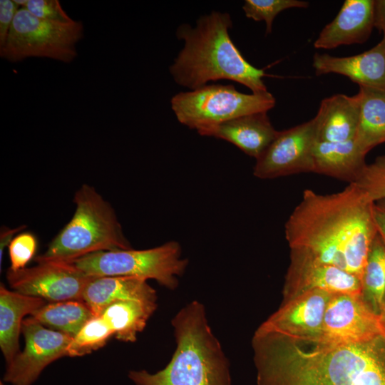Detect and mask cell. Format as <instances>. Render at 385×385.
I'll return each mask as SVG.
<instances>
[{"instance_id": "30bf717a", "label": "cell", "mask_w": 385, "mask_h": 385, "mask_svg": "<svg viewBox=\"0 0 385 385\" xmlns=\"http://www.w3.org/2000/svg\"><path fill=\"white\" fill-rule=\"evenodd\" d=\"M96 276L88 275L68 262L42 261L31 267L7 270L11 288L21 294L51 302L82 301L87 284Z\"/></svg>"}, {"instance_id": "836d02e7", "label": "cell", "mask_w": 385, "mask_h": 385, "mask_svg": "<svg viewBox=\"0 0 385 385\" xmlns=\"http://www.w3.org/2000/svg\"><path fill=\"white\" fill-rule=\"evenodd\" d=\"M373 217L377 234L385 243V210L379 207L376 203L373 207Z\"/></svg>"}, {"instance_id": "83f0119b", "label": "cell", "mask_w": 385, "mask_h": 385, "mask_svg": "<svg viewBox=\"0 0 385 385\" xmlns=\"http://www.w3.org/2000/svg\"><path fill=\"white\" fill-rule=\"evenodd\" d=\"M354 184L374 203L385 199V155L366 163Z\"/></svg>"}, {"instance_id": "9c48e42d", "label": "cell", "mask_w": 385, "mask_h": 385, "mask_svg": "<svg viewBox=\"0 0 385 385\" xmlns=\"http://www.w3.org/2000/svg\"><path fill=\"white\" fill-rule=\"evenodd\" d=\"M379 337H385V325L363 295L337 294H332L328 301L319 336L308 342L337 345Z\"/></svg>"}, {"instance_id": "4316f807", "label": "cell", "mask_w": 385, "mask_h": 385, "mask_svg": "<svg viewBox=\"0 0 385 385\" xmlns=\"http://www.w3.org/2000/svg\"><path fill=\"white\" fill-rule=\"evenodd\" d=\"M309 2L301 0H245L242 9L245 16L256 21H264L266 34L272 30L274 18L282 11L293 9H307Z\"/></svg>"}, {"instance_id": "ac0fdd59", "label": "cell", "mask_w": 385, "mask_h": 385, "mask_svg": "<svg viewBox=\"0 0 385 385\" xmlns=\"http://www.w3.org/2000/svg\"><path fill=\"white\" fill-rule=\"evenodd\" d=\"M155 290L145 279L127 276L95 277L86 287L82 301L100 316L111 304L122 300L157 303Z\"/></svg>"}, {"instance_id": "6da1fadb", "label": "cell", "mask_w": 385, "mask_h": 385, "mask_svg": "<svg viewBox=\"0 0 385 385\" xmlns=\"http://www.w3.org/2000/svg\"><path fill=\"white\" fill-rule=\"evenodd\" d=\"M374 202L356 185L322 195L307 189L284 225L290 250L358 277L377 235Z\"/></svg>"}, {"instance_id": "8fae6325", "label": "cell", "mask_w": 385, "mask_h": 385, "mask_svg": "<svg viewBox=\"0 0 385 385\" xmlns=\"http://www.w3.org/2000/svg\"><path fill=\"white\" fill-rule=\"evenodd\" d=\"M25 346L6 365L3 376L11 385H32L53 361L67 356L71 336L52 330L33 317L24 319L21 325Z\"/></svg>"}, {"instance_id": "cb8c5ba5", "label": "cell", "mask_w": 385, "mask_h": 385, "mask_svg": "<svg viewBox=\"0 0 385 385\" xmlns=\"http://www.w3.org/2000/svg\"><path fill=\"white\" fill-rule=\"evenodd\" d=\"M30 317L45 327L73 337L96 316L84 302L69 300L46 304Z\"/></svg>"}, {"instance_id": "e575fe53", "label": "cell", "mask_w": 385, "mask_h": 385, "mask_svg": "<svg viewBox=\"0 0 385 385\" xmlns=\"http://www.w3.org/2000/svg\"><path fill=\"white\" fill-rule=\"evenodd\" d=\"M380 315L381 316L383 322L385 325V299H384V303H383V305L380 312Z\"/></svg>"}, {"instance_id": "f1b7e54d", "label": "cell", "mask_w": 385, "mask_h": 385, "mask_svg": "<svg viewBox=\"0 0 385 385\" xmlns=\"http://www.w3.org/2000/svg\"><path fill=\"white\" fill-rule=\"evenodd\" d=\"M37 246V239L31 232H23L15 236L8 247L11 262L9 269L16 271L26 267L34 257Z\"/></svg>"}, {"instance_id": "4dcf8cb0", "label": "cell", "mask_w": 385, "mask_h": 385, "mask_svg": "<svg viewBox=\"0 0 385 385\" xmlns=\"http://www.w3.org/2000/svg\"><path fill=\"white\" fill-rule=\"evenodd\" d=\"M19 8L14 0L0 1V47L6 42L13 20Z\"/></svg>"}, {"instance_id": "7402d4cb", "label": "cell", "mask_w": 385, "mask_h": 385, "mask_svg": "<svg viewBox=\"0 0 385 385\" xmlns=\"http://www.w3.org/2000/svg\"><path fill=\"white\" fill-rule=\"evenodd\" d=\"M359 122L354 141L364 155L385 143V92L359 86Z\"/></svg>"}, {"instance_id": "52a82bcc", "label": "cell", "mask_w": 385, "mask_h": 385, "mask_svg": "<svg viewBox=\"0 0 385 385\" xmlns=\"http://www.w3.org/2000/svg\"><path fill=\"white\" fill-rule=\"evenodd\" d=\"M170 103L178 120L199 133L243 115L267 113L276 100L269 91L247 94L232 84H207L174 95Z\"/></svg>"}, {"instance_id": "4fadbf2b", "label": "cell", "mask_w": 385, "mask_h": 385, "mask_svg": "<svg viewBox=\"0 0 385 385\" xmlns=\"http://www.w3.org/2000/svg\"><path fill=\"white\" fill-rule=\"evenodd\" d=\"M309 291L362 295V284L361 279L351 273L302 252L290 250V264L285 276L283 301Z\"/></svg>"}, {"instance_id": "f546056e", "label": "cell", "mask_w": 385, "mask_h": 385, "mask_svg": "<svg viewBox=\"0 0 385 385\" xmlns=\"http://www.w3.org/2000/svg\"><path fill=\"white\" fill-rule=\"evenodd\" d=\"M24 8L42 19L59 23H69L73 21L63 10L58 0H27Z\"/></svg>"}, {"instance_id": "3957f363", "label": "cell", "mask_w": 385, "mask_h": 385, "mask_svg": "<svg viewBox=\"0 0 385 385\" xmlns=\"http://www.w3.org/2000/svg\"><path fill=\"white\" fill-rule=\"evenodd\" d=\"M232 27L229 14L215 11L201 16L194 27L179 26L176 35L184 46L169 68L175 83L192 91L225 79L245 86L252 93L268 91L263 81L268 75L244 58L230 36Z\"/></svg>"}, {"instance_id": "7c38bea8", "label": "cell", "mask_w": 385, "mask_h": 385, "mask_svg": "<svg viewBox=\"0 0 385 385\" xmlns=\"http://www.w3.org/2000/svg\"><path fill=\"white\" fill-rule=\"evenodd\" d=\"M317 142L314 119L279 131L256 160L253 175L274 179L301 173H312V153Z\"/></svg>"}, {"instance_id": "2e32d148", "label": "cell", "mask_w": 385, "mask_h": 385, "mask_svg": "<svg viewBox=\"0 0 385 385\" xmlns=\"http://www.w3.org/2000/svg\"><path fill=\"white\" fill-rule=\"evenodd\" d=\"M374 0H346L336 17L320 31L314 47L333 49L364 43L374 28Z\"/></svg>"}, {"instance_id": "277c9868", "label": "cell", "mask_w": 385, "mask_h": 385, "mask_svg": "<svg viewBox=\"0 0 385 385\" xmlns=\"http://www.w3.org/2000/svg\"><path fill=\"white\" fill-rule=\"evenodd\" d=\"M176 349L161 370H130L135 385H232L230 364L208 324L205 307L195 300L172 319Z\"/></svg>"}, {"instance_id": "603a6c76", "label": "cell", "mask_w": 385, "mask_h": 385, "mask_svg": "<svg viewBox=\"0 0 385 385\" xmlns=\"http://www.w3.org/2000/svg\"><path fill=\"white\" fill-rule=\"evenodd\" d=\"M157 307V303L122 300L108 305L100 316L108 322L117 339L135 342Z\"/></svg>"}, {"instance_id": "44dd1931", "label": "cell", "mask_w": 385, "mask_h": 385, "mask_svg": "<svg viewBox=\"0 0 385 385\" xmlns=\"http://www.w3.org/2000/svg\"><path fill=\"white\" fill-rule=\"evenodd\" d=\"M365 158L354 140L317 141L312 153V173L354 183L366 164Z\"/></svg>"}, {"instance_id": "e0dca14e", "label": "cell", "mask_w": 385, "mask_h": 385, "mask_svg": "<svg viewBox=\"0 0 385 385\" xmlns=\"http://www.w3.org/2000/svg\"><path fill=\"white\" fill-rule=\"evenodd\" d=\"M278 132L272 125L267 113L262 112L225 121L199 134L230 142L257 160L274 140Z\"/></svg>"}, {"instance_id": "8992f818", "label": "cell", "mask_w": 385, "mask_h": 385, "mask_svg": "<svg viewBox=\"0 0 385 385\" xmlns=\"http://www.w3.org/2000/svg\"><path fill=\"white\" fill-rule=\"evenodd\" d=\"M88 275L136 277L152 279L159 284L174 290L188 264L182 257L180 245L170 241L146 250H121L92 253L72 262Z\"/></svg>"}, {"instance_id": "484cf974", "label": "cell", "mask_w": 385, "mask_h": 385, "mask_svg": "<svg viewBox=\"0 0 385 385\" xmlns=\"http://www.w3.org/2000/svg\"><path fill=\"white\" fill-rule=\"evenodd\" d=\"M114 333L101 316L89 320L72 338L67 348V356H82L106 345Z\"/></svg>"}, {"instance_id": "ba28073f", "label": "cell", "mask_w": 385, "mask_h": 385, "mask_svg": "<svg viewBox=\"0 0 385 385\" xmlns=\"http://www.w3.org/2000/svg\"><path fill=\"white\" fill-rule=\"evenodd\" d=\"M83 36L81 21L59 23L38 18L20 7L13 20L1 58L17 62L29 57L71 63L77 56L76 44Z\"/></svg>"}, {"instance_id": "9a60e30c", "label": "cell", "mask_w": 385, "mask_h": 385, "mask_svg": "<svg viewBox=\"0 0 385 385\" xmlns=\"http://www.w3.org/2000/svg\"><path fill=\"white\" fill-rule=\"evenodd\" d=\"M312 67L317 76L337 73L359 86L385 92V39L363 53L350 56L316 53Z\"/></svg>"}, {"instance_id": "1f68e13d", "label": "cell", "mask_w": 385, "mask_h": 385, "mask_svg": "<svg viewBox=\"0 0 385 385\" xmlns=\"http://www.w3.org/2000/svg\"><path fill=\"white\" fill-rule=\"evenodd\" d=\"M26 228V225H20L16 228H9L5 226L1 227L0 232V267L1 268L2 260L4 252L6 247H9L10 242L12 241L14 235L17 232H20Z\"/></svg>"}, {"instance_id": "7a4b0ae2", "label": "cell", "mask_w": 385, "mask_h": 385, "mask_svg": "<svg viewBox=\"0 0 385 385\" xmlns=\"http://www.w3.org/2000/svg\"><path fill=\"white\" fill-rule=\"evenodd\" d=\"M252 347L257 385H385V337L323 345L255 332Z\"/></svg>"}, {"instance_id": "5b68a950", "label": "cell", "mask_w": 385, "mask_h": 385, "mask_svg": "<svg viewBox=\"0 0 385 385\" xmlns=\"http://www.w3.org/2000/svg\"><path fill=\"white\" fill-rule=\"evenodd\" d=\"M73 203L72 218L34 258L36 262H72L95 252L132 249L113 207L93 186L83 184Z\"/></svg>"}, {"instance_id": "ffe728a7", "label": "cell", "mask_w": 385, "mask_h": 385, "mask_svg": "<svg viewBox=\"0 0 385 385\" xmlns=\"http://www.w3.org/2000/svg\"><path fill=\"white\" fill-rule=\"evenodd\" d=\"M46 304L45 300L9 290L0 285V348L9 364L19 353V338L24 317Z\"/></svg>"}, {"instance_id": "d4e9b609", "label": "cell", "mask_w": 385, "mask_h": 385, "mask_svg": "<svg viewBox=\"0 0 385 385\" xmlns=\"http://www.w3.org/2000/svg\"><path fill=\"white\" fill-rule=\"evenodd\" d=\"M362 295L380 314L385 299V243L377 234L370 247L361 278Z\"/></svg>"}, {"instance_id": "d6a6232c", "label": "cell", "mask_w": 385, "mask_h": 385, "mask_svg": "<svg viewBox=\"0 0 385 385\" xmlns=\"http://www.w3.org/2000/svg\"><path fill=\"white\" fill-rule=\"evenodd\" d=\"M374 27L382 33V38L385 39V0H374Z\"/></svg>"}, {"instance_id": "d590c367", "label": "cell", "mask_w": 385, "mask_h": 385, "mask_svg": "<svg viewBox=\"0 0 385 385\" xmlns=\"http://www.w3.org/2000/svg\"><path fill=\"white\" fill-rule=\"evenodd\" d=\"M376 204L379 207H381V208L385 210V199L381 200H380V201H378L377 202H376Z\"/></svg>"}, {"instance_id": "8d00e7d4", "label": "cell", "mask_w": 385, "mask_h": 385, "mask_svg": "<svg viewBox=\"0 0 385 385\" xmlns=\"http://www.w3.org/2000/svg\"><path fill=\"white\" fill-rule=\"evenodd\" d=\"M0 385H6L5 383L3 381H1Z\"/></svg>"}, {"instance_id": "d6986e66", "label": "cell", "mask_w": 385, "mask_h": 385, "mask_svg": "<svg viewBox=\"0 0 385 385\" xmlns=\"http://www.w3.org/2000/svg\"><path fill=\"white\" fill-rule=\"evenodd\" d=\"M357 94H335L323 99L313 118L317 141L344 142L354 140L359 122Z\"/></svg>"}, {"instance_id": "5bb4252c", "label": "cell", "mask_w": 385, "mask_h": 385, "mask_svg": "<svg viewBox=\"0 0 385 385\" xmlns=\"http://www.w3.org/2000/svg\"><path fill=\"white\" fill-rule=\"evenodd\" d=\"M331 294L309 291L289 300L256 330L294 340L312 342L320 334L323 319Z\"/></svg>"}]
</instances>
